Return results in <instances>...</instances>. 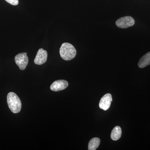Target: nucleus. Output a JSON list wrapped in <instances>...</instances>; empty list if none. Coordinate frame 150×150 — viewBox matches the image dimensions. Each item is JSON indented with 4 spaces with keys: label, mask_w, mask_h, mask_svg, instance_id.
<instances>
[{
    "label": "nucleus",
    "mask_w": 150,
    "mask_h": 150,
    "mask_svg": "<svg viewBox=\"0 0 150 150\" xmlns=\"http://www.w3.org/2000/svg\"><path fill=\"white\" fill-rule=\"evenodd\" d=\"M100 139L98 138H93L89 141L88 145L89 150H96L100 144Z\"/></svg>",
    "instance_id": "10"
},
{
    "label": "nucleus",
    "mask_w": 150,
    "mask_h": 150,
    "mask_svg": "<svg viewBox=\"0 0 150 150\" xmlns=\"http://www.w3.org/2000/svg\"><path fill=\"white\" fill-rule=\"evenodd\" d=\"M115 23L118 28H126L134 25L135 24V21L131 16H125L118 19Z\"/></svg>",
    "instance_id": "4"
},
{
    "label": "nucleus",
    "mask_w": 150,
    "mask_h": 150,
    "mask_svg": "<svg viewBox=\"0 0 150 150\" xmlns=\"http://www.w3.org/2000/svg\"><path fill=\"white\" fill-rule=\"evenodd\" d=\"M150 64V52H148L144 56H142L140 59L139 63L138 66L139 68H145Z\"/></svg>",
    "instance_id": "8"
},
{
    "label": "nucleus",
    "mask_w": 150,
    "mask_h": 150,
    "mask_svg": "<svg viewBox=\"0 0 150 150\" xmlns=\"http://www.w3.org/2000/svg\"><path fill=\"white\" fill-rule=\"evenodd\" d=\"M121 135L122 130L121 127L119 126H116L113 128L111 131L110 137L112 140L116 141L121 138Z\"/></svg>",
    "instance_id": "9"
},
{
    "label": "nucleus",
    "mask_w": 150,
    "mask_h": 150,
    "mask_svg": "<svg viewBox=\"0 0 150 150\" xmlns=\"http://www.w3.org/2000/svg\"><path fill=\"white\" fill-rule=\"evenodd\" d=\"M15 61L20 69H25L28 63V58L27 56V53H22L18 54L15 56Z\"/></svg>",
    "instance_id": "3"
},
{
    "label": "nucleus",
    "mask_w": 150,
    "mask_h": 150,
    "mask_svg": "<svg viewBox=\"0 0 150 150\" xmlns=\"http://www.w3.org/2000/svg\"><path fill=\"white\" fill-rule=\"evenodd\" d=\"M69 85L68 82L64 80H59L54 81L50 86L52 91H59L67 88Z\"/></svg>",
    "instance_id": "7"
},
{
    "label": "nucleus",
    "mask_w": 150,
    "mask_h": 150,
    "mask_svg": "<svg viewBox=\"0 0 150 150\" xmlns=\"http://www.w3.org/2000/svg\"><path fill=\"white\" fill-rule=\"evenodd\" d=\"M9 4L13 6L17 5L18 4V0H5Z\"/></svg>",
    "instance_id": "11"
},
{
    "label": "nucleus",
    "mask_w": 150,
    "mask_h": 150,
    "mask_svg": "<svg viewBox=\"0 0 150 150\" xmlns=\"http://www.w3.org/2000/svg\"><path fill=\"white\" fill-rule=\"evenodd\" d=\"M112 100V96L110 93H107L105 95L100 101V108L105 111L108 110L110 107Z\"/></svg>",
    "instance_id": "5"
},
{
    "label": "nucleus",
    "mask_w": 150,
    "mask_h": 150,
    "mask_svg": "<svg viewBox=\"0 0 150 150\" xmlns=\"http://www.w3.org/2000/svg\"><path fill=\"white\" fill-rule=\"evenodd\" d=\"M9 108L13 113H18L21 110V102L18 96L13 92L9 93L7 97Z\"/></svg>",
    "instance_id": "2"
},
{
    "label": "nucleus",
    "mask_w": 150,
    "mask_h": 150,
    "mask_svg": "<svg viewBox=\"0 0 150 150\" xmlns=\"http://www.w3.org/2000/svg\"><path fill=\"white\" fill-rule=\"evenodd\" d=\"M47 56L48 54L47 51L43 48H40L38 51L36 57L34 59V63L37 65L43 64L47 61Z\"/></svg>",
    "instance_id": "6"
},
{
    "label": "nucleus",
    "mask_w": 150,
    "mask_h": 150,
    "mask_svg": "<svg viewBox=\"0 0 150 150\" xmlns=\"http://www.w3.org/2000/svg\"><path fill=\"white\" fill-rule=\"evenodd\" d=\"M60 56L66 61H70L75 58L76 54V50L72 44L64 43L62 44L60 48Z\"/></svg>",
    "instance_id": "1"
}]
</instances>
